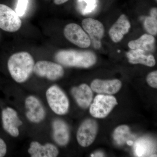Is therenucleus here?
<instances>
[{"mask_svg": "<svg viewBox=\"0 0 157 157\" xmlns=\"http://www.w3.org/2000/svg\"><path fill=\"white\" fill-rule=\"evenodd\" d=\"M35 64V61L30 54L21 52L10 56L8 62V68L14 81L23 83L29 79L33 72Z\"/></svg>", "mask_w": 157, "mask_h": 157, "instance_id": "f257e3e1", "label": "nucleus"}, {"mask_svg": "<svg viewBox=\"0 0 157 157\" xmlns=\"http://www.w3.org/2000/svg\"><path fill=\"white\" fill-rule=\"evenodd\" d=\"M55 59L66 67L84 68L91 67L97 61L95 54L88 51L60 50L56 54Z\"/></svg>", "mask_w": 157, "mask_h": 157, "instance_id": "f03ea898", "label": "nucleus"}, {"mask_svg": "<svg viewBox=\"0 0 157 157\" xmlns=\"http://www.w3.org/2000/svg\"><path fill=\"white\" fill-rule=\"evenodd\" d=\"M46 98L49 107L55 113L64 115L69 110V101L66 94L58 86L53 85L46 92Z\"/></svg>", "mask_w": 157, "mask_h": 157, "instance_id": "7ed1b4c3", "label": "nucleus"}, {"mask_svg": "<svg viewBox=\"0 0 157 157\" xmlns=\"http://www.w3.org/2000/svg\"><path fill=\"white\" fill-rule=\"evenodd\" d=\"M117 104L116 99L113 96L98 95L91 105L90 113L95 117L98 118L105 117Z\"/></svg>", "mask_w": 157, "mask_h": 157, "instance_id": "20e7f679", "label": "nucleus"}, {"mask_svg": "<svg viewBox=\"0 0 157 157\" xmlns=\"http://www.w3.org/2000/svg\"><path fill=\"white\" fill-rule=\"evenodd\" d=\"M33 72L39 77L55 81L61 78L64 70L61 65L46 60L37 62L34 66Z\"/></svg>", "mask_w": 157, "mask_h": 157, "instance_id": "39448f33", "label": "nucleus"}, {"mask_svg": "<svg viewBox=\"0 0 157 157\" xmlns=\"http://www.w3.org/2000/svg\"><path fill=\"white\" fill-rule=\"evenodd\" d=\"M22 22L15 11L9 6L0 4V28L6 32H17Z\"/></svg>", "mask_w": 157, "mask_h": 157, "instance_id": "423d86ee", "label": "nucleus"}, {"mask_svg": "<svg viewBox=\"0 0 157 157\" xmlns=\"http://www.w3.org/2000/svg\"><path fill=\"white\" fill-rule=\"evenodd\" d=\"M65 37L70 42L82 48H86L91 45L89 37L78 25L70 23L64 29Z\"/></svg>", "mask_w": 157, "mask_h": 157, "instance_id": "0eeeda50", "label": "nucleus"}, {"mask_svg": "<svg viewBox=\"0 0 157 157\" xmlns=\"http://www.w3.org/2000/svg\"><path fill=\"white\" fill-rule=\"evenodd\" d=\"M98 129L97 122L94 120L85 121L77 131L76 137L78 143L83 147L90 146L95 139Z\"/></svg>", "mask_w": 157, "mask_h": 157, "instance_id": "6e6552de", "label": "nucleus"}, {"mask_svg": "<svg viewBox=\"0 0 157 157\" xmlns=\"http://www.w3.org/2000/svg\"><path fill=\"white\" fill-rule=\"evenodd\" d=\"M26 116L30 121L38 124L45 119L46 112L40 101L34 96H30L25 101Z\"/></svg>", "mask_w": 157, "mask_h": 157, "instance_id": "1a4fd4ad", "label": "nucleus"}, {"mask_svg": "<svg viewBox=\"0 0 157 157\" xmlns=\"http://www.w3.org/2000/svg\"><path fill=\"white\" fill-rule=\"evenodd\" d=\"M2 121L3 128L13 137L19 135L18 127L22 124L17 112L11 107H7L2 111Z\"/></svg>", "mask_w": 157, "mask_h": 157, "instance_id": "9d476101", "label": "nucleus"}, {"mask_svg": "<svg viewBox=\"0 0 157 157\" xmlns=\"http://www.w3.org/2000/svg\"><path fill=\"white\" fill-rule=\"evenodd\" d=\"M82 27L94 40L96 47L100 46V40L104 36V28L102 23L93 18H86L82 22Z\"/></svg>", "mask_w": 157, "mask_h": 157, "instance_id": "9b49d317", "label": "nucleus"}, {"mask_svg": "<svg viewBox=\"0 0 157 157\" xmlns=\"http://www.w3.org/2000/svg\"><path fill=\"white\" fill-rule=\"evenodd\" d=\"M28 152L32 157H56L59 153L57 147L52 144L42 145L36 141L31 142Z\"/></svg>", "mask_w": 157, "mask_h": 157, "instance_id": "f8f14e48", "label": "nucleus"}, {"mask_svg": "<svg viewBox=\"0 0 157 157\" xmlns=\"http://www.w3.org/2000/svg\"><path fill=\"white\" fill-rule=\"evenodd\" d=\"M131 27V23L127 16L122 14L109 29V36L115 43L120 42L124 36L128 33Z\"/></svg>", "mask_w": 157, "mask_h": 157, "instance_id": "ddd939ff", "label": "nucleus"}, {"mask_svg": "<svg viewBox=\"0 0 157 157\" xmlns=\"http://www.w3.org/2000/svg\"><path fill=\"white\" fill-rule=\"evenodd\" d=\"M121 82L118 79L103 80L96 79L92 82L91 88L94 92L100 94H113L119 91Z\"/></svg>", "mask_w": 157, "mask_h": 157, "instance_id": "4468645a", "label": "nucleus"}, {"mask_svg": "<svg viewBox=\"0 0 157 157\" xmlns=\"http://www.w3.org/2000/svg\"><path fill=\"white\" fill-rule=\"evenodd\" d=\"M71 93L78 106L82 108H88L92 101L93 92L87 85L82 84L73 87Z\"/></svg>", "mask_w": 157, "mask_h": 157, "instance_id": "2eb2a0df", "label": "nucleus"}, {"mask_svg": "<svg viewBox=\"0 0 157 157\" xmlns=\"http://www.w3.org/2000/svg\"><path fill=\"white\" fill-rule=\"evenodd\" d=\"M54 140L59 145L65 146L70 140V131L67 125L63 121L56 119L52 124Z\"/></svg>", "mask_w": 157, "mask_h": 157, "instance_id": "dca6fc26", "label": "nucleus"}, {"mask_svg": "<svg viewBox=\"0 0 157 157\" xmlns=\"http://www.w3.org/2000/svg\"><path fill=\"white\" fill-rule=\"evenodd\" d=\"M127 56L129 63L133 64H141L150 67L155 64L153 56L143 50L132 49L127 52Z\"/></svg>", "mask_w": 157, "mask_h": 157, "instance_id": "f3484780", "label": "nucleus"}, {"mask_svg": "<svg viewBox=\"0 0 157 157\" xmlns=\"http://www.w3.org/2000/svg\"><path fill=\"white\" fill-rule=\"evenodd\" d=\"M155 41L152 35L145 34L139 39L130 41L128 45L131 49H140L148 52L154 50Z\"/></svg>", "mask_w": 157, "mask_h": 157, "instance_id": "a211bd4d", "label": "nucleus"}, {"mask_svg": "<svg viewBox=\"0 0 157 157\" xmlns=\"http://www.w3.org/2000/svg\"><path fill=\"white\" fill-rule=\"evenodd\" d=\"M152 143L151 141L142 138L136 142L135 146V154L138 157L146 156L152 152Z\"/></svg>", "mask_w": 157, "mask_h": 157, "instance_id": "6ab92c4d", "label": "nucleus"}, {"mask_svg": "<svg viewBox=\"0 0 157 157\" xmlns=\"http://www.w3.org/2000/svg\"><path fill=\"white\" fill-rule=\"evenodd\" d=\"M131 137V133L128 127L122 125L118 127L115 130L113 134V138L118 144H122L124 143H128ZM133 141V140H132Z\"/></svg>", "mask_w": 157, "mask_h": 157, "instance_id": "aec40b11", "label": "nucleus"}, {"mask_svg": "<svg viewBox=\"0 0 157 157\" xmlns=\"http://www.w3.org/2000/svg\"><path fill=\"white\" fill-rule=\"evenodd\" d=\"M144 27L150 35L156 36L157 33V17L151 16L147 17L144 20Z\"/></svg>", "mask_w": 157, "mask_h": 157, "instance_id": "412c9836", "label": "nucleus"}, {"mask_svg": "<svg viewBox=\"0 0 157 157\" xmlns=\"http://www.w3.org/2000/svg\"><path fill=\"white\" fill-rule=\"evenodd\" d=\"M28 0H18L15 12L19 17L23 16L27 8Z\"/></svg>", "mask_w": 157, "mask_h": 157, "instance_id": "4be33fe9", "label": "nucleus"}, {"mask_svg": "<svg viewBox=\"0 0 157 157\" xmlns=\"http://www.w3.org/2000/svg\"><path fill=\"white\" fill-rule=\"evenodd\" d=\"M147 83L151 87L157 88V72L154 71L150 73L147 77Z\"/></svg>", "mask_w": 157, "mask_h": 157, "instance_id": "5701e85b", "label": "nucleus"}, {"mask_svg": "<svg viewBox=\"0 0 157 157\" xmlns=\"http://www.w3.org/2000/svg\"><path fill=\"white\" fill-rule=\"evenodd\" d=\"M7 151V145L6 142L2 139L0 138V157L5 156Z\"/></svg>", "mask_w": 157, "mask_h": 157, "instance_id": "b1692460", "label": "nucleus"}, {"mask_svg": "<svg viewBox=\"0 0 157 157\" xmlns=\"http://www.w3.org/2000/svg\"><path fill=\"white\" fill-rule=\"evenodd\" d=\"M151 16L157 17V9L156 8H154L151 9L150 11Z\"/></svg>", "mask_w": 157, "mask_h": 157, "instance_id": "393cba45", "label": "nucleus"}, {"mask_svg": "<svg viewBox=\"0 0 157 157\" xmlns=\"http://www.w3.org/2000/svg\"><path fill=\"white\" fill-rule=\"evenodd\" d=\"M69 0H54V3L56 5H60L67 2Z\"/></svg>", "mask_w": 157, "mask_h": 157, "instance_id": "a878e982", "label": "nucleus"}, {"mask_svg": "<svg viewBox=\"0 0 157 157\" xmlns=\"http://www.w3.org/2000/svg\"><path fill=\"white\" fill-rule=\"evenodd\" d=\"M95 155V156L97 157H102L103 156V154L101 153V152H98L97 153V154H96Z\"/></svg>", "mask_w": 157, "mask_h": 157, "instance_id": "bb28decb", "label": "nucleus"}, {"mask_svg": "<svg viewBox=\"0 0 157 157\" xmlns=\"http://www.w3.org/2000/svg\"><path fill=\"white\" fill-rule=\"evenodd\" d=\"M155 1H156V2H157V0H155Z\"/></svg>", "mask_w": 157, "mask_h": 157, "instance_id": "cd10ccee", "label": "nucleus"}]
</instances>
